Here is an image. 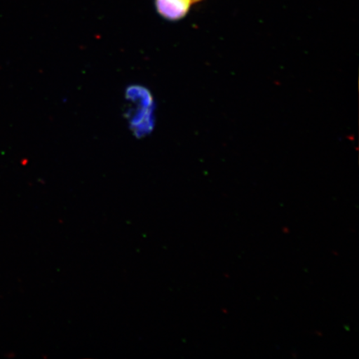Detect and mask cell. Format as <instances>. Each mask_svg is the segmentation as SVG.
<instances>
[{"mask_svg": "<svg viewBox=\"0 0 359 359\" xmlns=\"http://www.w3.org/2000/svg\"><path fill=\"white\" fill-rule=\"evenodd\" d=\"M127 100L137 107L132 114L131 127L138 137L150 133L154 128V100L151 93L144 88L133 86L127 90Z\"/></svg>", "mask_w": 359, "mask_h": 359, "instance_id": "cell-1", "label": "cell"}, {"mask_svg": "<svg viewBox=\"0 0 359 359\" xmlns=\"http://www.w3.org/2000/svg\"><path fill=\"white\" fill-rule=\"evenodd\" d=\"M192 4V0H155L157 13L168 21L184 19L189 13Z\"/></svg>", "mask_w": 359, "mask_h": 359, "instance_id": "cell-2", "label": "cell"}, {"mask_svg": "<svg viewBox=\"0 0 359 359\" xmlns=\"http://www.w3.org/2000/svg\"><path fill=\"white\" fill-rule=\"evenodd\" d=\"M193 3L194 2H200L202 1V0H192Z\"/></svg>", "mask_w": 359, "mask_h": 359, "instance_id": "cell-3", "label": "cell"}]
</instances>
